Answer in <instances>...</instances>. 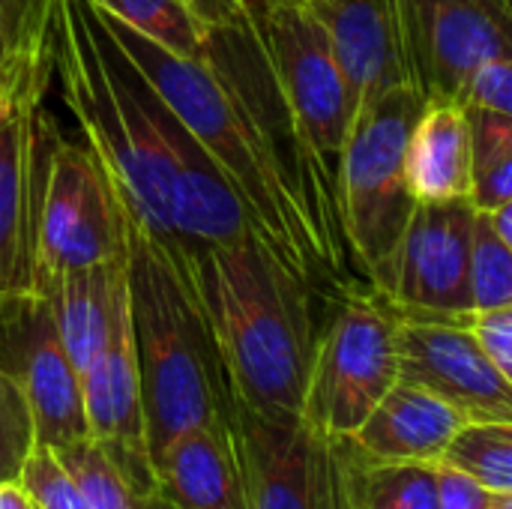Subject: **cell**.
Masks as SVG:
<instances>
[{"label": "cell", "instance_id": "cell-1", "mask_svg": "<svg viewBox=\"0 0 512 509\" xmlns=\"http://www.w3.org/2000/svg\"><path fill=\"white\" fill-rule=\"evenodd\" d=\"M228 402L270 423H300L318 339L315 288L258 234L186 258Z\"/></svg>", "mask_w": 512, "mask_h": 509}, {"label": "cell", "instance_id": "cell-2", "mask_svg": "<svg viewBox=\"0 0 512 509\" xmlns=\"http://www.w3.org/2000/svg\"><path fill=\"white\" fill-rule=\"evenodd\" d=\"M51 75L123 210L174 252L162 99L102 27L90 0H51Z\"/></svg>", "mask_w": 512, "mask_h": 509}, {"label": "cell", "instance_id": "cell-3", "mask_svg": "<svg viewBox=\"0 0 512 509\" xmlns=\"http://www.w3.org/2000/svg\"><path fill=\"white\" fill-rule=\"evenodd\" d=\"M126 282L153 456L177 432L222 420L228 414V390L189 264L129 213Z\"/></svg>", "mask_w": 512, "mask_h": 509}, {"label": "cell", "instance_id": "cell-4", "mask_svg": "<svg viewBox=\"0 0 512 509\" xmlns=\"http://www.w3.org/2000/svg\"><path fill=\"white\" fill-rule=\"evenodd\" d=\"M423 111L405 84L357 108L336 168V210L348 261L372 291L381 279L417 198L408 186V138Z\"/></svg>", "mask_w": 512, "mask_h": 509}, {"label": "cell", "instance_id": "cell-5", "mask_svg": "<svg viewBox=\"0 0 512 509\" xmlns=\"http://www.w3.org/2000/svg\"><path fill=\"white\" fill-rule=\"evenodd\" d=\"M126 255V213L111 177L87 144L57 123L39 126V189L33 228V285L39 297L57 276Z\"/></svg>", "mask_w": 512, "mask_h": 509}, {"label": "cell", "instance_id": "cell-6", "mask_svg": "<svg viewBox=\"0 0 512 509\" xmlns=\"http://www.w3.org/2000/svg\"><path fill=\"white\" fill-rule=\"evenodd\" d=\"M396 381V315L369 288L351 291L318 327L300 420L318 438L345 441Z\"/></svg>", "mask_w": 512, "mask_h": 509}, {"label": "cell", "instance_id": "cell-7", "mask_svg": "<svg viewBox=\"0 0 512 509\" xmlns=\"http://www.w3.org/2000/svg\"><path fill=\"white\" fill-rule=\"evenodd\" d=\"M51 84V21L6 63L0 102V300L30 297L39 126Z\"/></svg>", "mask_w": 512, "mask_h": 509}, {"label": "cell", "instance_id": "cell-8", "mask_svg": "<svg viewBox=\"0 0 512 509\" xmlns=\"http://www.w3.org/2000/svg\"><path fill=\"white\" fill-rule=\"evenodd\" d=\"M297 132L336 192V168L354 105L315 12L282 0H246Z\"/></svg>", "mask_w": 512, "mask_h": 509}, {"label": "cell", "instance_id": "cell-9", "mask_svg": "<svg viewBox=\"0 0 512 509\" xmlns=\"http://www.w3.org/2000/svg\"><path fill=\"white\" fill-rule=\"evenodd\" d=\"M471 231L468 198L417 201L372 294L396 318L468 321L471 303Z\"/></svg>", "mask_w": 512, "mask_h": 509}, {"label": "cell", "instance_id": "cell-10", "mask_svg": "<svg viewBox=\"0 0 512 509\" xmlns=\"http://www.w3.org/2000/svg\"><path fill=\"white\" fill-rule=\"evenodd\" d=\"M396 15L423 102H459L483 60L512 57V0H396Z\"/></svg>", "mask_w": 512, "mask_h": 509}, {"label": "cell", "instance_id": "cell-11", "mask_svg": "<svg viewBox=\"0 0 512 509\" xmlns=\"http://www.w3.org/2000/svg\"><path fill=\"white\" fill-rule=\"evenodd\" d=\"M0 363L21 381L36 444L54 453L87 438L81 375L42 297L0 300Z\"/></svg>", "mask_w": 512, "mask_h": 509}, {"label": "cell", "instance_id": "cell-12", "mask_svg": "<svg viewBox=\"0 0 512 509\" xmlns=\"http://www.w3.org/2000/svg\"><path fill=\"white\" fill-rule=\"evenodd\" d=\"M396 363L402 384L438 396L465 423H512V378L489 363L465 321L396 318Z\"/></svg>", "mask_w": 512, "mask_h": 509}, {"label": "cell", "instance_id": "cell-13", "mask_svg": "<svg viewBox=\"0 0 512 509\" xmlns=\"http://www.w3.org/2000/svg\"><path fill=\"white\" fill-rule=\"evenodd\" d=\"M81 399L87 438L105 450V456L120 468L129 486L144 498H162L156 486L147 417L141 396V375L132 342L129 294L117 312L105 348L81 372ZM165 501V498H162Z\"/></svg>", "mask_w": 512, "mask_h": 509}, {"label": "cell", "instance_id": "cell-14", "mask_svg": "<svg viewBox=\"0 0 512 509\" xmlns=\"http://www.w3.org/2000/svg\"><path fill=\"white\" fill-rule=\"evenodd\" d=\"M309 12L327 33L354 114L378 96L411 84L396 0H327Z\"/></svg>", "mask_w": 512, "mask_h": 509}, {"label": "cell", "instance_id": "cell-15", "mask_svg": "<svg viewBox=\"0 0 512 509\" xmlns=\"http://www.w3.org/2000/svg\"><path fill=\"white\" fill-rule=\"evenodd\" d=\"M246 509H312V432L270 423L228 402Z\"/></svg>", "mask_w": 512, "mask_h": 509}, {"label": "cell", "instance_id": "cell-16", "mask_svg": "<svg viewBox=\"0 0 512 509\" xmlns=\"http://www.w3.org/2000/svg\"><path fill=\"white\" fill-rule=\"evenodd\" d=\"M153 471L168 509H246L228 414L168 438L153 453Z\"/></svg>", "mask_w": 512, "mask_h": 509}, {"label": "cell", "instance_id": "cell-17", "mask_svg": "<svg viewBox=\"0 0 512 509\" xmlns=\"http://www.w3.org/2000/svg\"><path fill=\"white\" fill-rule=\"evenodd\" d=\"M465 417L438 396L396 381L348 438L369 462H429L438 465Z\"/></svg>", "mask_w": 512, "mask_h": 509}, {"label": "cell", "instance_id": "cell-18", "mask_svg": "<svg viewBox=\"0 0 512 509\" xmlns=\"http://www.w3.org/2000/svg\"><path fill=\"white\" fill-rule=\"evenodd\" d=\"M126 294V255L108 264L69 270L39 294L51 309L60 342L78 375L105 348Z\"/></svg>", "mask_w": 512, "mask_h": 509}, {"label": "cell", "instance_id": "cell-19", "mask_svg": "<svg viewBox=\"0 0 512 509\" xmlns=\"http://www.w3.org/2000/svg\"><path fill=\"white\" fill-rule=\"evenodd\" d=\"M405 168L417 201L468 198L471 126L462 102H423L408 138Z\"/></svg>", "mask_w": 512, "mask_h": 509}, {"label": "cell", "instance_id": "cell-20", "mask_svg": "<svg viewBox=\"0 0 512 509\" xmlns=\"http://www.w3.org/2000/svg\"><path fill=\"white\" fill-rule=\"evenodd\" d=\"M348 450L357 509H438V465L369 462L351 447V441Z\"/></svg>", "mask_w": 512, "mask_h": 509}, {"label": "cell", "instance_id": "cell-21", "mask_svg": "<svg viewBox=\"0 0 512 509\" xmlns=\"http://www.w3.org/2000/svg\"><path fill=\"white\" fill-rule=\"evenodd\" d=\"M471 126V192L474 210L512 201V114L465 105Z\"/></svg>", "mask_w": 512, "mask_h": 509}, {"label": "cell", "instance_id": "cell-22", "mask_svg": "<svg viewBox=\"0 0 512 509\" xmlns=\"http://www.w3.org/2000/svg\"><path fill=\"white\" fill-rule=\"evenodd\" d=\"M495 495H512V423H462L441 462Z\"/></svg>", "mask_w": 512, "mask_h": 509}, {"label": "cell", "instance_id": "cell-23", "mask_svg": "<svg viewBox=\"0 0 512 509\" xmlns=\"http://www.w3.org/2000/svg\"><path fill=\"white\" fill-rule=\"evenodd\" d=\"M177 57L201 54V24L186 0H90Z\"/></svg>", "mask_w": 512, "mask_h": 509}, {"label": "cell", "instance_id": "cell-24", "mask_svg": "<svg viewBox=\"0 0 512 509\" xmlns=\"http://www.w3.org/2000/svg\"><path fill=\"white\" fill-rule=\"evenodd\" d=\"M57 456L66 465V471L75 477L90 509H168L162 498L138 495L129 486V480L120 474V468L105 456V450L90 438L60 450Z\"/></svg>", "mask_w": 512, "mask_h": 509}, {"label": "cell", "instance_id": "cell-25", "mask_svg": "<svg viewBox=\"0 0 512 509\" xmlns=\"http://www.w3.org/2000/svg\"><path fill=\"white\" fill-rule=\"evenodd\" d=\"M471 303L474 312L512 306V246L495 237L480 210L471 231Z\"/></svg>", "mask_w": 512, "mask_h": 509}, {"label": "cell", "instance_id": "cell-26", "mask_svg": "<svg viewBox=\"0 0 512 509\" xmlns=\"http://www.w3.org/2000/svg\"><path fill=\"white\" fill-rule=\"evenodd\" d=\"M36 447L33 414L21 381L0 363V483L18 480L24 459Z\"/></svg>", "mask_w": 512, "mask_h": 509}, {"label": "cell", "instance_id": "cell-27", "mask_svg": "<svg viewBox=\"0 0 512 509\" xmlns=\"http://www.w3.org/2000/svg\"><path fill=\"white\" fill-rule=\"evenodd\" d=\"M21 489L30 495L36 509H90L75 477L66 471L60 456L48 447H33L18 474Z\"/></svg>", "mask_w": 512, "mask_h": 509}, {"label": "cell", "instance_id": "cell-28", "mask_svg": "<svg viewBox=\"0 0 512 509\" xmlns=\"http://www.w3.org/2000/svg\"><path fill=\"white\" fill-rule=\"evenodd\" d=\"M312 509H357L351 486L348 441H327L312 432Z\"/></svg>", "mask_w": 512, "mask_h": 509}, {"label": "cell", "instance_id": "cell-29", "mask_svg": "<svg viewBox=\"0 0 512 509\" xmlns=\"http://www.w3.org/2000/svg\"><path fill=\"white\" fill-rule=\"evenodd\" d=\"M51 21V0H0V69Z\"/></svg>", "mask_w": 512, "mask_h": 509}, {"label": "cell", "instance_id": "cell-30", "mask_svg": "<svg viewBox=\"0 0 512 509\" xmlns=\"http://www.w3.org/2000/svg\"><path fill=\"white\" fill-rule=\"evenodd\" d=\"M459 102L474 105V108H486V111L512 114V57L483 60L468 75Z\"/></svg>", "mask_w": 512, "mask_h": 509}, {"label": "cell", "instance_id": "cell-31", "mask_svg": "<svg viewBox=\"0 0 512 509\" xmlns=\"http://www.w3.org/2000/svg\"><path fill=\"white\" fill-rule=\"evenodd\" d=\"M477 348L489 357V363L512 378V306L507 309H483L471 312L465 321Z\"/></svg>", "mask_w": 512, "mask_h": 509}, {"label": "cell", "instance_id": "cell-32", "mask_svg": "<svg viewBox=\"0 0 512 509\" xmlns=\"http://www.w3.org/2000/svg\"><path fill=\"white\" fill-rule=\"evenodd\" d=\"M495 498L498 495L477 480L438 465V509H492Z\"/></svg>", "mask_w": 512, "mask_h": 509}, {"label": "cell", "instance_id": "cell-33", "mask_svg": "<svg viewBox=\"0 0 512 509\" xmlns=\"http://www.w3.org/2000/svg\"><path fill=\"white\" fill-rule=\"evenodd\" d=\"M480 213H486V222L495 231V237L512 246V201L501 204V207H492V210H480Z\"/></svg>", "mask_w": 512, "mask_h": 509}, {"label": "cell", "instance_id": "cell-34", "mask_svg": "<svg viewBox=\"0 0 512 509\" xmlns=\"http://www.w3.org/2000/svg\"><path fill=\"white\" fill-rule=\"evenodd\" d=\"M0 509H36V504L30 501L18 480H6L0 483Z\"/></svg>", "mask_w": 512, "mask_h": 509}, {"label": "cell", "instance_id": "cell-35", "mask_svg": "<svg viewBox=\"0 0 512 509\" xmlns=\"http://www.w3.org/2000/svg\"><path fill=\"white\" fill-rule=\"evenodd\" d=\"M282 3H291V6H303V9H312L318 3H327V0H282Z\"/></svg>", "mask_w": 512, "mask_h": 509}, {"label": "cell", "instance_id": "cell-36", "mask_svg": "<svg viewBox=\"0 0 512 509\" xmlns=\"http://www.w3.org/2000/svg\"><path fill=\"white\" fill-rule=\"evenodd\" d=\"M492 509H512V495H498Z\"/></svg>", "mask_w": 512, "mask_h": 509}, {"label": "cell", "instance_id": "cell-37", "mask_svg": "<svg viewBox=\"0 0 512 509\" xmlns=\"http://www.w3.org/2000/svg\"><path fill=\"white\" fill-rule=\"evenodd\" d=\"M3 93H6V66L0 69V102H3Z\"/></svg>", "mask_w": 512, "mask_h": 509}]
</instances>
